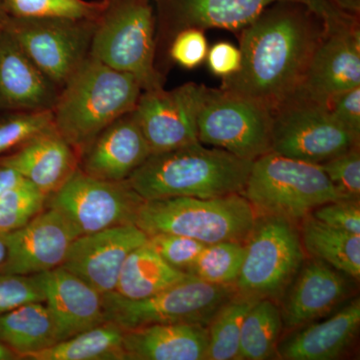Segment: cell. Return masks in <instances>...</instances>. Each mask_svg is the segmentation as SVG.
I'll return each mask as SVG.
<instances>
[{
	"label": "cell",
	"instance_id": "45",
	"mask_svg": "<svg viewBox=\"0 0 360 360\" xmlns=\"http://www.w3.org/2000/svg\"><path fill=\"white\" fill-rule=\"evenodd\" d=\"M20 359V356L13 352L11 348L0 341V360H15Z\"/></svg>",
	"mask_w": 360,
	"mask_h": 360
},
{
	"label": "cell",
	"instance_id": "35",
	"mask_svg": "<svg viewBox=\"0 0 360 360\" xmlns=\"http://www.w3.org/2000/svg\"><path fill=\"white\" fill-rule=\"evenodd\" d=\"M321 167L335 186L340 200H359V146L322 163Z\"/></svg>",
	"mask_w": 360,
	"mask_h": 360
},
{
	"label": "cell",
	"instance_id": "16",
	"mask_svg": "<svg viewBox=\"0 0 360 360\" xmlns=\"http://www.w3.org/2000/svg\"><path fill=\"white\" fill-rule=\"evenodd\" d=\"M148 240L134 224L78 236L61 266L101 292H112L127 257Z\"/></svg>",
	"mask_w": 360,
	"mask_h": 360
},
{
	"label": "cell",
	"instance_id": "40",
	"mask_svg": "<svg viewBox=\"0 0 360 360\" xmlns=\"http://www.w3.org/2000/svg\"><path fill=\"white\" fill-rule=\"evenodd\" d=\"M328 108L336 122L360 139V86L333 97Z\"/></svg>",
	"mask_w": 360,
	"mask_h": 360
},
{
	"label": "cell",
	"instance_id": "12",
	"mask_svg": "<svg viewBox=\"0 0 360 360\" xmlns=\"http://www.w3.org/2000/svg\"><path fill=\"white\" fill-rule=\"evenodd\" d=\"M143 198L124 181H108L77 168L47 198L45 206L63 215L77 238L110 227L134 224Z\"/></svg>",
	"mask_w": 360,
	"mask_h": 360
},
{
	"label": "cell",
	"instance_id": "2",
	"mask_svg": "<svg viewBox=\"0 0 360 360\" xmlns=\"http://www.w3.org/2000/svg\"><path fill=\"white\" fill-rule=\"evenodd\" d=\"M252 163L196 141L153 153L127 182L146 200L224 198L243 193Z\"/></svg>",
	"mask_w": 360,
	"mask_h": 360
},
{
	"label": "cell",
	"instance_id": "32",
	"mask_svg": "<svg viewBox=\"0 0 360 360\" xmlns=\"http://www.w3.org/2000/svg\"><path fill=\"white\" fill-rule=\"evenodd\" d=\"M9 18H60L96 20L105 0H0Z\"/></svg>",
	"mask_w": 360,
	"mask_h": 360
},
{
	"label": "cell",
	"instance_id": "26",
	"mask_svg": "<svg viewBox=\"0 0 360 360\" xmlns=\"http://www.w3.org/2000/svg\"><path fill=\"white\" fill-rule=\"evenodd\" d=\"M191 276L167 264L148 240L127 257L115 292L127 300H142Z\"/></svg>",
	"mask_w": 360,
	"mask_h": 360
},
{
	"label": "cell",
	"instance_id": "13",
	"mask_svg": "<svg viewBox=\"0 0 360 360\" xmlns=\"http://www.w3.org/2000/svg\"><path fill=\"white\" fill-rule=\"evenodd\" d=\"M96 20L7 18V25L28 58L60 91L89 56Z\"/></svg>",
	"mask_w": 360,
	"mask_h": 360
},
{
	"label": "cell",
	"instance_id": "22",
	"mask_svg": "<svg viewBox=\"0 0 360 360\" xmlns=\"http://www.w3.org/2000/svg\"><path fill=\"white\" fill-rule=\"evenodd\" d=\"M0 163L13 168L49 198L75 174L79 155L52 127L0 156Z\"/></svg>",
	"mask_w": 360,
	"mask_h": 360
},
{
	"label": "cell",
	"instance_id": "17",
	"mask_svg": "<svg viewBox=\"0 0 360 360\" xmlns=\"http://www.w3.org/2000/svg\"><path fill=\"white\" fill-rule=\"evenodd\" d=\"M75 238L63 215L45 206L20 229L8 232V255L0 274L33 276L61 266Z\"/></svg>",
	"mask_w": 360,
	"mask_h": 360
},
{
	"label": "cell",
	"instance_id": "37",
	"mask_svg": "<svg viewBox=\"0 0 360 360\" xmlns=\"http://www.w3.org/2000/svg\"><path fill=\"white\" fill-rule=\"evenodd\" d=\"M30 302H44V292L37 274H0V314Z\"/></svg>",
	"mask_w": 360,
	"mask_h": 360
},
{
	"label": "cell",
	"instance_id": "6",
	"mask_svg": "<svg viewBox=\"0 0 360 360\" xmlns=\"http://www.w3.org/2000/svg\"><path fill=\"white\" fill-rule=\"evenodd\" d=\"M243 195L257 214L302 221L315 208L340 200L321 165L270 153L253 161Z\"/></svg>",
	"mask_w": 360,
	"mask_h": 360
},
{
	"label": "cell",
	"instance_id": "20",
	"mask_svg": "<svg viewBox=\"0 0 360 360\" xmlns=\"http://www.w3.org/2000/svg\"><path fill=\"white\" fill-rule=\"evenodd\" d=\"M132 111L108 125L80 155L78 168L84 174L124 181L148 160L151 150Z\"/></svg>",
	"mask_w": 360,
	"mask_h": 360
},
{
	"label": "cell",
	"instance_id": "15",
	"mask_svg": "<svg viewBox=\"0 0 360 360\" xmlns=\"http://www.w3.org/2000/svg\"><path fill=\"white\" fill-rule=\"evenodd\" d=\"M202 85L188 82L172 90L142 91L132 113L153 153L200 141L198 104Z\"/></svg>",
	"mask_w": 360,
	"mask_h": 360
},
{
	"label": "cell",
	"instance_id": "24",
	"mask_svg": "<svg viewBox=\"0 0 360 360\" xmlns=\"http://www.w3.org/2000/svg\"><path fill=\"white\" fill-rule=\"evenodd\" d=\"M124 360H203L207 326L191 323L153 324L124 330Z\"/></svg>",
	"mask_w": 360,
	"mask_h": 360
},
{
	"label": "cell",
	"instance_id": "21",
	"mask_svg": "<svg viewBox=\"0 0 360 360\" xmlns=\"http://www.w3.org/2000/svg\"><path fill=\"white\" fill-rule=\"evenodd\" d=\"M59 341L106 322L103 295L63 266L37 274Z\"/></svg>",
	"mask_w": 360,
	"mask_h": 360
},
{
	"label": "cell",
	"instance_id": "23",
	"mask_svg": "<svg viewBox=\"0 0 360 360\" xmlns=\"http://www.w3.org/2000/svg\"><path fill=\"white\" fill-rule=\"evenodd\" d=\"M359 326L360 302L355 298L326 321L295 328L279 340L276 356L285 360L340 359L354 342Z\"/></svg>",
	"mask_w": 360,
	"mask_h": 360
},
{
	"label": "cell",
	"instance_id": "31",
	"mask_svg": "<svg viewBox=\"0 0 360 360\" xmlns=\"http://www.w3.org/2000/svg\"><path fill=\"white\" fill-rule=\"evenodd\" d=\"M245 257V243L206 245L187 274L206 283L236 285Z\"/></svg>",
	"mask_w": 360,
	"mask_h": 360
},
{
	"label": "cell",
	"instance_id": "1",
	"mask_svg": "<svg viewBox=\"0 0 360 360\" xmlns=\"http://www.w3.org/2000/svg\"><path fill=\"white\" fill-rule=\"evenodd\" d=\"M328 25L302 2L270 4L239 30L240 70L220 89L276 110L300 89Z\"/></svg>",
	"mask_w": 360,
	"mask_h": 360
},
{
	"label": "cell",
	"instance_id": "41",
	"mask_svg": "<svg viewBox=\"0 0 360 360\" xmlns=\"http://www.w3.org/2000/svg\"><path fill=\"white\" fill-rule=\"evenodd\" d=\"M206 60L210 72L224 79L236 75L240 70V49L229 42H217L208 49Z\"/></svg>",
	"mask_w": 360,
	"mask_h": 360
},
{
	"label": "cell",
	"instance_id": "44",
	"mask_svg": "<svg viewBox=\"0 0 360 360\" xmlns=\"http://www.w3.org/2000/svg\"><path fill=\"white\" fill-rule=\"evenodd\" d=\"M8 255V232H0V270L6 264Z\"/></svg>",
	"mask_w": 360,
	"mask_h": 360
},
{
	"label": "cell",
	"instance_id": "11",
	"mask_svg": "<svg viewBox=\"0 0 360 360\" xmlns=\"http://www.w3.org/2000/svg\"><path fill=\"white\" fill-rule=\"evenodd\" d=\"M359 144L326 106L300 94L272 110L271 151L277 155L321 165Z\"/></svg>",
	"mask_w": 360,
	"mask_h": 360
},
{
	"label": "cell",
	"instance_id": "14",
	"mask_svg": "<svg viewBox=\"0 0 360 360\" xmlns=\"http://www.w3.org/2000/svg\"><path fill=\"white\" fill-rule=\"evenodd\" d=\"M359 16H348L328 30L295 94L328 108L341 92L360 86Z\"/></svg>",
	"mask_w": 360,
	"mask_h": 360
},
{
	"label": "cell",
	"instance_id": "42",
	"mask_svg": "<svg viewBox=\"0 0 360 360\" xmlns=\"http://www.w3.org/2000/svg\"><path fill=\"white\" fill-rule=\"evenodd\" d=\"M28 184L30 182L13 168L0 163V198Z\"/></svg>",
	"mask_w": 360,
	"mask_h": 360
},
{
	"label": "cell",
	"instance_id": "38",
	"mask_svg": "<svg viewBox=\"0 0 360 360\" xmlns=\"http://www.w3.org/2000/svg\"><path fill=\"white\" fill-rule=\"evenodd\" d=\"M208 52L205 30L186 28L181 30L170 41L167 51L168 65L176 63L186 70H194L202 65Z\"/></svg>",
	"mask_w": 360,
	"mask_h": 360
},
{
	"label": "cell",
	"instance_id": "3",
	"mask_svg": "<svg viewBox=\"0 0 360 360\" xmlns=\"http://www.w3.org/2000/svg\"><path fill=\"white\" fill-rule=\"evenodd\" d=\"M141 94L136 78L89 56L59 91L53 127L80 158L97 135L134 110Z\"/></svg>",
	"mask_w": 360,
	"mask_h": 360
},
{
	"label": "cell",
	"instance_id": "25",
	"mask_svg": "<svg viewBox=\"0 0 360 360\" xmlns=\"http://www.w3.org/2000/svg\"><path fill=\"white\" fill-rule=\"evenodd\" d=\"M0 341L26 359L59 342V336L46 304L30 302L0 314Z\"/></svg>",
	"mask_w": 360,
	"mask_h": 360
},
{
	"label": "cell",
	"instance_id": "43",
	"mask_svg": "<svg viewBox=\"0 0 360 360\" xmlns=\"http://www.w3.org/2000/svg\"><path fill=\"white\" fill-rule=\"evenodd\" d=\"M336 8L352 15L360 16V0H326Z\"/></svg>",
	"mask_w": 360,
	"mask_h": 360
},
{
	"label": "cell",
	"instance_id": "27",
	"mask_svg": "<svg viewBox=\"0 0 360 360\" xmlns=\"http://www.w3.org/2000/svg\"><path fill=\"white\" fill-rule=\"evenodd\" d=\"M303 250L311 258L326 262L352 279L360 276V236L333 229L311 214L300 229Z\"/></svg>",
	"mask_w": 360,
	"mask_h": 360
},
{
	"label": "cell",
	"instance_id": "34",
	"mask_svg": "<svg viewBox=\"0 0 360 360\" xmlns=\"http://www.w3.org/2000/svg\"><path fill=\"white\" fill-rule=\"evenodd\" d=\"M47 198L32 184L0 198V232L20 229L45 207Z\"/></svg>",
	"mask_w": 360,
	"mask_h": 360
},
{
	"label": "cell",
	"instance_id": "8",
	"mask_svg": "<svg viewBox=\"0 0 360 360\" xmlns=\"http://www.w3.org/2000/svg\"><path fill=\"white\" fill-rule=\"evenodd\" d=\"M156 15V68L167 77L170 66L167 51L176 33L186 28H220L238 32L277 1L307 4L328 23L352 14L343 13L326 0H153Z\"/></svg>",
	"mask_w": 360,
	"mask_h": 360
},
{
	"label": "cell",
	"instance_id": "30",
	"mask_svg": "<svg viewBox=\"0 0 360 360\" xmlns=\"http://www.w3.org/2000/svg\"><path fill=\"white\" fill-rule=\"evenodd\" d=\"M260 298L236 293L225 302L208 324V347L205 360L238 359L243 321Z\"/></svg>",
	"mask_w": 360,
	"mask_h": 360
},
{
	"label": "cell",
	"instance_id": "29",
	"mask_svg": "<svg viewBox=\"0 0 360 360\" xmlns=\"http://www.w3.org/2000/svg\"><path fill=\"white\" fill-rule=\"evenodd\" d=\"M283 329V317L276 300H258L243 321L238 359H274Z\"/></svg>",
	"mask_w": 360,
	"mask_h": 360
},
{
	"label": "cell",
	"instance_id": "39",
	"mask_svg": "<svg viewBox=\"0 0 360 360\" xmlns=\"http://www.w3.org/2000/svg\"><path fill=\"white\" fill-rule=\"evenodd\" d=\"M310 214L333 229L360 236L359 200L329 201L315 208Z\"/></svg>",
	"mask_w": 360,
	"mask_h": 360
},
{
	"label": "cell",
	"instance_id": "33",
	"mask_svg": "<svg viewBox=\"0 0 360 360\" xmlns=\"http://www.w3.org/2000/svg\"><path fill=\"white\" fill-rule=\"evenodd\" d=\"M52 110L18 111L0 116V156L53 127Z\"/></svg>",
	"mask_w": 360,
	"mask_h": 360
},
{
	"label": "cell",
	"instance_id": "18",
	"mask_svg": "<svg viewBox=\"0 0 360 360\" xmlns=\"http://www.w3.org/2000/svg\"><path fill=\"white\" fill-rule=\"evenodd\" d=\"M350 277L321 260H304L279 302L283 328L295 329L333 312L349 297Z\"/></svg>",
	"mask_w": 360,
	"mask_h": 360
},
{
	"label": "cell",
	"instance_id": "36",
	"mask_svg": "<svg viewBox=\"0 0 360 360\" xmlns=\"http://www.w3.org/2000/svg\"><path fill=\"white\" fill-rule=\"evenodd\" d=\"M148 243L167 264L186 274L206 245L193 238L167 233L148 236Z\"/></svg>",
	"mask_w": 360,
	"mask_h": 360
},
{
	"label": "cell",
	"instance_id": "46",
	"mask_svg": "<svg viewBox=\"0 0 360 360\" xmlns=\"http://www.w3.org/2000/svg\"><path fill=\"white\" fill-rule=\"evenodd\" d=\"M6 18L7 15L6 13H4V9H2L1 4H0V26L6 22Z\"/></svg>",
	"mask_w": 360,
	"mask_h": 360
},
{
	"label": "cell",
	"instance_id": "4",
	"mask_svg": "<svg viewBox=\"0 0 360 360\" xmlns=\"http://www.w3.org/2000/svg\"><path fill=\"white\" fill-rule=\"evenodd\" d=\"M90 58L136 78L142 91L165 86L156 68L153 0H105L96 20Z\"/></svg>",
	"mask_w": 360,
	"mask_h": 360
},
{
	"label": "cell",
	"instance_id": "28",
	"mask_svg": "<svg viewBox=\"0 0 360 360\" xmlns=\"http://www.w3.org/2000/svg\"><path fill=\"white\" fill-rule=\"evenodd\" d=\"M124 330L112 322L59 341L33 354L28 360H124L122 342Z\"/></svg>",
	"mask_w": 360,
	"mask_h": 360
},
{
	"label": "cell",
	"instance_id": "9",
	"mask_svg": "<svg viewBox=\"0 0 360 360\" xmlns=\"http://www.w3.org/2000/svg\"><path fill=\"white\" fill-rule=\"evenodd\" d=\"M305 260L297 222L257 214L245 241V257L236 281L239 292L279 300Z\"/></svg>",
	"mask_w": 360,
	"mask_h": 360
},
{
	"label": "cell",
	"instance_id": "7",
	"mask_svg": "<svg viewBox=\"0 0 360 360\" xmlns=\"http://www.w3.org/2000/svg\"><path fill=\"white\" fill-rule=\"evenodd\" d=\"M233 284H213L191 276L142 300H127L115 291L103 295L105 321L123 330L153 324L208 326L225 302L238 292Z\"/></svg>",
	"mask_w": 360,
	"mask_h": 360
},
{
	"label": "cell",
	"instance_id": "10",
	"mask_svg": "<svg viewBox=\"0 0 360 360\" xmlns=\"http://www.w3.org/2000/svg\"><path fill=\"white\" fill-rule=\"evenodd\" d=\"M198 137L201 143L250 161L271 151L272 111L222 89L201 87Z\"/></svg>",
	"mask_w": 360,
	"mask_h": 360
},
{
	"label": "cell",
	"instance_id": "19",
	"mask_svg": "<svg viewBox=\"0 0 360 360\" xmlns=\"http://www.w3.org/2000/svg\"><path fill=\"white\" fill-rule=\"evenodd\" d=\"M59 89L21 49L6 22L0 26V110H52Z\"/></svg>",
	"mask_w": 360,
	"mask_h": 360
},
{
	"label": "cell",
	"instance_id": "5",
	"mask_svg": "<svg viewBox=\"0 0 360 360\" xmlns=\"http://www.w3.org/2000/svg\"><path fill=\"white\" fill-rule=\"evenodd\" d=\"M257 213L243 193L144 200L135 225L148 236L175 234L205 245L248 240Z\"/></svg>",
	"mask_w": 360,
	"mask_h": 360
}]
</instances>
